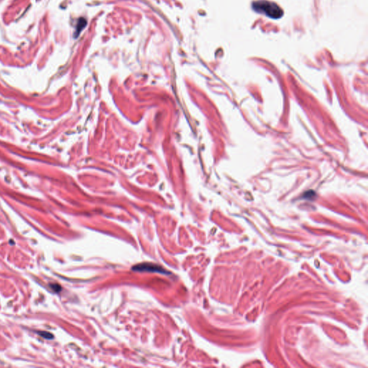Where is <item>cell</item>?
<instances>
[{
    "label": "cell",
    "mask_w": 368,
    "mask_h": 368,
    "mask_svg": "<svg viewBox=\"0 0 368 368\" xmlns=\"http://www.w3.org/2000/svg\"><path fill=\"white\" fill-rule=\"evenodd\" d=\"M253 8L257 13L263 14L272 19H280L283 15V11L277 4L268 0L254 2Z\"/></svg>",
    "instance_id": "obj_1"
},
{
    "label": "cell",
    "mask_w": 368,
    "mask_h": 368,
    "mask_svg": "<svg viewBox=\"0 0 368 368\" xmlns=\"http://www.w3.org/2000/svg\"><path fill=\"white\" fill-rule=\"evenodd\" d=\"M133 270L135 271L139 272H160V273H169V272H166L164 268H162L161 266L157 264L150 263H141L139 265L134 266Z\"/></svg>",
    "instance_id": "obj_2"
},
{
    "label": "cell",
    "mask_w": 368,
    "mask_h": 368,
    "mask_svg": "<svg viewBox=\"0 0 368 368\" xmlns=\"http://www.w3.org/2000/svg\"><path fill=\"white\" fill-rule=\"evenodd\" d=\"M86 20L84 19V18H81V19H79L78 24H77L76 26V32L75 35H76V36H78V35L80 32H81V30H82L85 27V26L86 25Z\"/></svg>",
    "instance_id": "obj_3"
},
{
    "label": "cell",
    "mask_w": 368,
    "mask_h": 368,
    "mask_svg": "<svg viewBox=\"0 0 368 368\" xmlns=\"http://www.w3.org/2000/svg\"><path fill=\"white\" fill-rule=\"evenodd\" d=\"M38 334L46 339H51L53 338V335L47 331H38Z\"/></svg>",
    "instance_id": "obj_4"
},
{
    "label": "cell",
    "mask_w": 368,
    "mask_h": 368,
    "mask_svg": "<svg viewBox=\"0 0 368 368\" xmlns=\"http://www.w3.org/2000/svg\"><path fill=\"white\" fill-rule=\"evenodd\" d=\"M50 287L53 290L54 292H56V293H59L60 290H62L61 286H60L59 284H57V283H50Z\"/></svg>",
    "instance_id": "obj_5"
}]
</instances>
